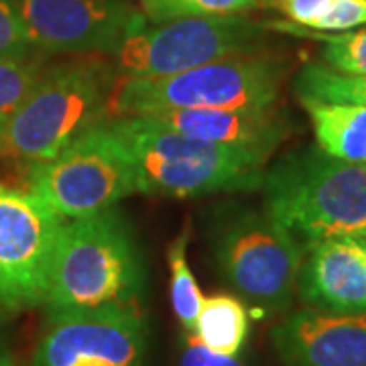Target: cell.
Masks as SVG:
<instances>
[{"label":"cell","mask_w":366,"mask_h":366,"mask_svg":"<svg viewBox=\"0 0 366 366\" xmlns=\"http://www.w3.org/2000/svg\"><path fill=\"white\" fill-rule=\"evenodd\" d=\"M287 66L262 53H238L179 74L157 78H117L108 118L141 117L163 110L273 108Z\"/></svg>","instance_id":"obj_5"},{"label":"cell","mask_w":366,"mask_h":366,"mask_svg":"<svg viewBox=\"0 0 366 366\" xmlns=\"http://www.w3.org/2000/svg\"><path fill=\"white\" fill-rule=\"evenodd\" d=\"M64 218L29 189L0 182V305H45Z\"/></svg>","instance_id":"obj_9"},{"label":"cell","mask_w":366,"mask_h":366,"mask_svg":"<svg viewBox=\"0 0 366 366\" xmlns=\"http://www.w3.org/2000/svg\"><path fill=\"white\" fill-rule=\"evenodd\" d=\"M317 147L348 163L366 165V106L303 104Z\"/></svg>","instance_id":"obj_15"},{"label":"cell","mask_w":366,"mask_h":366,"mask_svg":"<svg viewBox=\"0 0 366 366\" xmlns=\"http://www.w3.org/2000/svg\"><path fill=\"white\" fill-rule=\"evenodd\" d=\"M262 2H264V0H261V4H262Z\"/></svg>","instance_id":"obj_28"},{"label":"cell","mask_w":366,"mask_h":366,"mask_svg":"<svg viewBox=\"0 0 366 366\" xmlns=\"http://www.w3.org/2000/svg\"><path fill=\"white\" fill-rule=\"evenodd\" d=\"M13 365V358L9 352V342H6V334H4V324H2V317H0V366H11Z\"/></svg>","instance_id":"obj_26"},{"label":"cell","mask_w":366,"mask_h":366,"mask_svg":"<svg viewBox=\"0 0 366 366\" xmlns=\"http://www.w3.org/2000/svg\"><path fill=\"white\" fill-rule=\"evenodd\" d=\"M147 322L137 303L49 315L33 366H141Z\"/></svg>","instance_id":"obj_10"},{"label":"cell","mask_w":366,"mask_h":366,"mask_svg":"<svg viewBox=\"0 0 366 366\" xmlns=\"http://www.w3.org/2000/svg\"><path fill=\"white\" fill-rule=\"evenodd\" d=\"M346 238H350V242H352L356 250L360 252V257H362V261L366 264V230L362 232H358V234H352V236H346Z\"/></svg>","instance_id":"obj_27"},{"label":"cell","mask_w":366,"mask_h":366,"mask_svg":"<svg viewBox=\"0 0 366 366\" xmlns=\"http://www.w3.org/2000/svg\"><path fill=\"white\" fill-rule=\"evenodd\" d=\"M267 25L247 14L194 16L144 25L120 43L112 59L118 78H157L179 74L261 47Z\"/></svg>","instance_id":"obj_8"},{"label":"cell","mask_w":366,"mask_h":366,"mask_svg":"<svg viewBox=\"0 0 366 366\" xmlns=\"http://www.w3.org/2000/svg\"><path fill=\"white\" fill-rule=\"evenodd\" d=\"M287 16L289 23L314 31L322 16L330 11L332 0H264Z\"/></svg>","instance_id":"obj_24"},{"label":"cell","mask_w":366,"mask_h":366,"mask_svg":"<svg viewBox=\"0 0 366 366\" xmlns=\"http://www.w3.org/2000/svg\"><path fill=\"white\" fill-rule=\"evenodd\" d=\"M212 252L224 279L264 314L287 310L297 291L303 247L267 212L232 208L212 228Z\"/></svg>","instance_id":"obj_6"},{"label":"cell","mask_w":366,"mask_h":366,"mask_svg":"<svg viewBox=\"0 0 366 366\" xmlns=\"http://www.w3.org/2000/svg\"><path fill=\"white\" fill-rule=\"evenodd\" d=\"M366 25V0H332V6L314 31L342 33Z\"/></svg>","instance_id":"obj_23"},{"label":"cell","mask_w":366,"mask_h":366,"mask_svg":"<svg viewBox=\"0 0 366 366\" xmlns=\"http://www.w3.org/2000/svg\"><path fill=\"white\" fill-rule=\"evenodd\" d=\"M267 29H277L283 33L305 35L324 43V66L348 76H366V29L342 31V33H317L293 23H267Z\"/></svg>","instance_id":"obj_18"},{"label":"cell","mask_w":366,"mask_h":366,"mask_svg":"<svg viewBox=\"0 0 366 366\" xmlns=\"http://www.w3.org/2000/svg\"><path fill=\"white\" fill-rule=\"evenodd\" d=\"M143 14L153 25L194 16L247 14L261 6V0H141Z\"/></svg>","instance_id":"obj_20"},{"label":"cell","mask_w":366,"mask_h":366,"mask_svg":"<svg viewBox=\"0 0 366 366\" xmlns=\"http://www.w3.org/2000/svg\"><path fill=\"white\" fill-rule=\"evenodd\" d=\"M104 122L127 149L141 194L196 197L261 187L267 159L254 153L197 141L149 117H112Z\"/></svg>","instance_id":"obj_2"},{"label":"cell","mask_w":366,"mask_h":366,"mask_svg":"<svg viewBox=\"0 0 366 366\" xmlns=\"http://www.w3.org/2000/svg\"><path fill=\"white\" fill-rule=\"evenodd\" d=\"M301 301L326 314H366V264L350 238H330L303 252Z\"/></svg>","instance_id":"obj_14"},{"label":"cell","mask_w":366,"mask_h":366,"mask_svg":"<svg viewBox=\"0 0 366 366\" xmlns=\"http://www.w3.org/2000/svg\"><path fill=\"white\" fill-rule=\"evenodd\" d=\"M179 366H242V362L236 356H226L209 350L208 346L197 340L196 334L187 332L182 344Z\"/></svg>","instance_id":"obj_25"},{"label":"cell","mask_w":366,"mask_h":366,"mask_svg":"<svg viewBox=\"0 0 366 366\" xmlns=\"http://www.w3.org/2000/svg\"><path fill=\"white\" fill-rule=\"evenodd\" d=\"M264 212L303 250L366 230V165L301 147L277 159L262 177Z\"/></svg>","instance_id":"obj_1"},{"label":"cell","mask_w":366,"mask_h":366,"mask_svg":"<svg viewBox=\"0 0 366 366\" xmlns=\"http://www.w3.org/2000/svg\"><path fill=\"white\" fill-rule=\"evenodd\" d=\"M295 94L301 104L366 106V76H348L324 64H310L295 78Z\"/></svg>","instance_id":"obj_17"},{"label":"cell","mask_w":366,"mask_h":366,"mask_svg":"<svg viewBox=\"0 0 366 366\" xmlns=\"http://www.w3.org/2000/svg\"><path fill=\"white\" fill-rule=\"evenodd\" d=\"M26 183L29 192L64 220L100 214L137 192L131 157L104 120L79 134L57 157L33 163Z\"/></svg>","instance_id":"obj_7"},{"label":"cell","mask_w":366,"mask_h":366,"mask_svg":"<svg viewBox=\"0 0 366 366\" xmlns=\"http://www.w3.org/2000/svg\"><path fill=\"white\" fill-rule=\"evenodd\" d=\"M11 366H14V365H11Z\"/></svg>","instance_id":"obj_29"},{"label":"cell","mask_w":366,"mask_h":366,"mask_svg":"<svg viewBox=\"0 0 366 366\" xmlns=\"http://www.w3.org/2000/svg\"><path fill=\"white\" fill-rule=\"evenodd\" d=\"M29 43L39 53L114 55L147 25L127 0H16Z\"/></svg>","instance_id":"obj_11"},{"label":"cell","mask_w":366,"mask_h":366,"mask_svg":"<svg viewBox=\"0 0 366 366\" xmlns=\"http://www.w3.org/2000/svg\"><path fill=\"white\" fill-rule=\"evenodd\" d=\"M117 78L112 64L90 55L45 67L2 124L0 155L31 165L57 157L79 134L108 118Z\"/></svg>","instance_id":"obj_4"},{"label":"cell","mask_w":366,"mask_h":366,"mask_svg":"<svg viewBox=\"0 0 366 366\" xmlns=\"http://www.w3.org/2000/svg\"><path fill=\"white\" fill-rule=\"evenodd\" d=\"M143 285L141 252L117 208L64 222L45 297L49 315L137 303Z\"/></svg>","instance_id":"obj_3"},{"label":"cell","mask_w":366,"mask_h":366,"mask_svg":"<svg viewBox=\"0 0 366 366\" xmlns=\"http://www.w3.org/2000/svg\"><path fill=\"white\" fill-rule=\"evenodd\" d=\"M209 350L238 356L249 336V314L242 301L226 293L208 295L202 301L194 332Z\"/></svg>","instance_id":"obj_16"},{"label":"cell","mask_w":366,"mask_h":366,"mask_svg":"<svg viewBox=\"0 0 366 366\" xmlns=\"http://www.w3.org/2000/svg\"><path fill=\"white\" fill-rule=\"evenodd\" d=\"M37 53L29 43L16 0H0V61L26 59Z\"/></svg>","instance_id":"obj_22"},{"label":"cell","mask_w":366,"mask_h":366,"mask_svg":"<svg viewBox=\"0 0 366 366\" xmlns=\"http://www.w3.org/2000/svg\"><path fill=\"white\" fill-rule=\"evenodd\" d=\"M43 69L45 64L39 55L14 61H0V129L13 117L26 94L33 90Z\"/></svg>","instance_id":"obj_21"},{"label":"cell","mask_w":366,"mask_h":366,"mask_svg":"<svg viewBox=\"0 0 366 366\" xmlns=\"http://www.w3.org/2000/svg\"><path fill=\"white\" fill-rule=\"evenodd\" d=\"M153 118L169 131L197 141L222 144L269 159L283 143L287 122L277 108H204V110H163Z\"/></svg>","instance_id":"obj_13"},{"label":"cell","mask_w":366,"mask_h":366,"mask_svg":"<svg viewBox=\"0 0 366 366\" xmlns=\"http://www.w3.org/2000/svg\"><path fill=\"white\" fill-rule=\"evenodd\" d=\"M285 366H366V314L300 310L273 327Z\"/></svg>","instance_id":"obj_12"},{"label":"cell","mask_w":366,"mask_h":366,"mask_svg":"<svg viewBox=\"0 0 366 366\" xmlns=\"http://www.w3.org/2000/svg\"><path fill=\"white\" fill-rule=\"evenodd\" d=\"M187 244H189V226H185L167 249V262L171 271V305L179 324L187 332H194L197 314L202 307V293L192 267L187 262Z\"/></svg>","instance_id":"obj_19"}]
</instances>
